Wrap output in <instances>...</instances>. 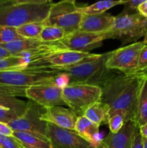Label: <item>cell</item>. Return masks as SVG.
Listing matches in <instances>:
<instances>
[{
    "mask_svg": "<svg viewBox=\"0 0 147 148\" xmlns=\"http://www.w3.org/2000/svg\"><path fill=\"white\" fill-rule=\"evenodd\" d=\"M142 75L116 72L101 88V101L109 108V114L120 111L128 121L133 120Z\"/></svg>",
    "mask_w": 147,
    "mask_h": 148,
    "instance_id": "6da1fadb",
    "label": "cell"
},
{
    "mask_svg": "<svg viewBox=\"0 0 147 148\" xmlns=\"http://www.w3.org/2000/svg\"><path fill=\"white\" fill-rule=\"evenodd\" d=\"M60 79L61 74L56 68L27 67L3 71L0 72V95L25 97L26 90L30 87L43 84L60 85Z\"/></svg>",
    "mask_w": 147,
    "mask_h": 148,
    "instance_id": "7a4b0ae2",
    "label": "cell"
},
{
    "mask_svg": "<svg viewBox=\"0 0 147 148\" xmlns=\"http://www.w3.org/2000/svg\"><path fill=\"white\" fill-rule=\"evenodd\" d=\"M53 2L50 0H0V25L17 27L43 23Z\"/></svg>",
    "mask_w": 147,
    "mask_h": 148,
    "instance_id": "3957f363",
    "label": "cell"
},
{
    "mask_svg": "<svg viewBox=\"0 0 147 148\" xmlns=\"http://www.w3.org/2000/svg\"><path fill=\"white\" fill-rule=\"evenodd\" d=\"M109 52L95 54L77 64L64 68H56L67 81L68 85H89L102 88L117 71L107 68Z\"/></svg>",
    "mask_w": 147,
    "mask_h": 148,
    "instance_id": "277c9868",
    "label": "cell"
},
{
    "mask_svg": "<svg viewBox=\"0 0 147 148\" xmlns=\"http://www.w3.org/2000/svg\"><path fill=\"white\" fill-rule=\"evenodd\" d=\"M105 40L118 39L122 44L137 42L147 36V17L137 12L132 14L118 15L110 30L102 33Z\"/></svg>",
    "mask_w": 147,
    "mask_h": 148,
    "instance_id": "5b68a950",
    "label": "cell"
},
{
    "mask_svg": "<svg viewBox=\"0 0 147 148\" xmlns=\"http://www.w3.org/2000/svg\"><path fill=\"white\" fill-rule=\"evenodd\" d=\"M83 14L73 0L53 3L48 14L43 21L45 26H55L63 29L66 36L79 30Z\"/></svg>",
    "mask_w": 147,
    "mask_h": 148,
    "instance_id": "8992f818",
    "label": "cell"
},
{
    "mask_svg": "<svg viewBox=\"0 0 147 148\" xmlns=\"http://www.w3.org/2000/svg\"><path fill=\"white\" fill-rule=\"evenodd\" d=\"M102 90L89 85H68L62 90L63 101L78 117L84 116L89 106L101 101Z\"/></svg>",
    "mask_w": 147,
    "mask_h": 148,
    "instance_id": "52a82bcc",
    "label": "cell"
},
{
    "mask_svg": "<svg viewBox=\"0 0 147 148\" xmlns=\"http://www.w3.org/2000/svg\"><path fill=\"white\" fill-rule=\"evenodd\" d=\"M145 43L137 41L109 52L106 66L111 70L124 74H135L140 53Z\"/></svg>",
    "mask_w": 147,
    "mask_h": 148,
    "instance_id": "ba28073f",
    "label": "cell"
},
{
    "mask_svg": "<svg viewBox=\"0 0 147 148\" xmlns=\"http://www.w3.org/2000/svg\"><path fill=\"white\" fill-rule=\"evenodd\" d=\"M45 111L46 108L29 101L24 114L9 122L7 125L14 132H27L46 137L47 122L41 120Z\"/></svg>",
    "mask_w": 147,
    "mask_h": 148,
    "instance_id": "9c48e42d",
    "label": "cell"
},
{
    "mask_svg": "<svg viewBox=\"0 0 147 148\" xmlns=\"http://www.w3.org/2000/svg\"><path fill=\"white\" fill-rule=\"evenodd\" d=\"M63 87L58 83L43 84L30 87L26 90L25 97L45 108L66 106L62 98Z\"/></svg>",
    "mask_w": 147,
    "mask_h": 148,
    "instance_id": "30bf717a",
    "label": "cell"
},
{
    "mask_svg": "<svg viewBox=\"0 0 147 148\" xmlns=\"http://www.w3.org/2000/svg\"><path fill=\"white\" fill-rule=\"evenodd\" d=\"M46 137L53 148H99L86 142L74 131L47 123Z\"/></svg>",
    "mask_w": 147,
    "mask_h": 148,
    "instance_id": "8fae6325",
    "label": "cell"
},
{
    "mask_svg": "<svg viewBox=\"0 0 147 148\" xmlns=\"http://www.w3.org/2000/svg\"><path fill=\"white\" fill-rule=\"evenodd\" d=\"M105 40L102 33H91L77 30L65 36L61 43L68 50L89 52L99 47Z\"/></svg>",
    "mask_w": 147,
    "mask_h": 148,
    "instance_id": "7c38bea8",
    "label": "cell"
},
{
    "mask_svg": "<svg viewBox=\"0 0 147 148\" xmlns=\"http://www.w3.org/2000/svg\"><path fill=\"white\" fill-rule=\"evenodd\" d=\"M89 52L66 50L58 52L37 64L30 65L27 67L39 68H64L77 64L79 62L92 56Z\"/></svg>",
    "mask_w": 147,
    "mask_h": 148,
    "instance_id": "4fadbf2b",
    "label": "cell"
},
{
    "mask_svg": "<svg viewBox=\"0 0 147 148\" xmlns=\"http://www.w3.org/2000/svg\"><path fill=\"white\" fill-rule=\"evenodd\" d=\"M139 127L133 120L125 123L119 132L115 134L110 132L100 142L102 148H131L135 132Z\"/></svg>",
    "mask_w": 147,
    "mask_h": 148,
    "instance_id": "5bb4252c",
    "label": "cell"
},
{
    "mask_svg": "<svg viewBox=\"0 0 147 148\" xmlns=\"http://www.w3.org/2000/svg\"><path fill=\"white\" fill-rule=\"evenodd\" d=\"M78 116L71 109L63 106H53L46 108L41 120L61 128L74 131Z\"/></svg>",
    "mask_w": 147,
    "mask_h": 148,
    "instance_id": "9a60e30c",
    "label": "cell"
},
{
    "mask_svg": "<svg viewBox=\"0 0 147 148\" xmlns=\"http://www.w3.org/2000/svg\"><path fill=\"white\" fill-rule=\"evenodd\" d=\"M115 17L108 13L83 14L79 30L91 33H103L112 27Z\"/></svg>",
    "mask_w": 147,
    "mask_h": 148,
    "instance_id": "2e32d148",
    "label": "cell"
},
{
    "mask_svg": "<svg viewBox=\"0 0 147 148\" xmlns=\"http://www.w3.org/2000/svg\"><path fill=\"white\" fill-rule=\"evenodd\" d=\"M74 132L95 147H99L102 140L99 137V126L91 121L84 116L78 117Z\"/></svg>",
    "mask_w": 147,
    "mask_h": 148,
    "instance_id": "e0dca14e",
    "label": "cell"
},
{
    "mask_svg": "<svg viewBox=\"0 0 147 148\" xmlns=\"http://www.w3.org/2000/svg\"><path fill=\"white\" fill-rule=\"evenodd\" d=\"M15 137L25 148H53L48 139L43 136L27 132H14Z\"/></svg>",
    "mask_w": 147,
    "mask_h": 148,
    "instance_id": "ac0fdd59",
    "label": "cell"
},
{
    "mask_svg": "<svg viewBox=\"0 0 147 148\" xmlns=\"http://www.w3.org/2000/svg\"><path fill=\"white\" fill-rule=\"evenodd\" d=\"M134 121L139 127L147 124V76H143L141 81Z\"/></svg>",
    "mask_w": 147,
    "mask_h": 148,
    "instance_id": "d6986e66",
    "label": "cell"
},
{
    "mask_svg": "<svg viewBox=\"0 0 147 148\" xmlns=\"http://www.w3.org/2000/svg\"><path fill=\"white\" fill-rule=\"evenodd\" d=\"M84 116L99 126L108 124L109 108L101 101H97L86 109Z\"/></svg>",
    "mask_w": 147,
    "mask_h": 148,
    "instance_id": "ffe728a7",
    "label": "cell"
},
{
    "mask_svg": "<svg viewBox=\"0 0 147 148\" xmlns=\"http://www.w3.org/2000/svg\"><path fill=\"white\" fill-rule=\"evenodd\" d=\"M126 1L124 0H119V1H98L93 4L87 6V7H79V10L83 14H99L105 13V11L109 9L119 5V4H124Z\"/></svg>",
    "mask_w": 147,
    "mask_h": 148,
    "instance_id": "44dd1931",
    "label": "cell"
},
{
    "mask_svg": "<svg viewBox=\"0 0 147 148\" xmlns=\"http://www.w3.org/2000/svg\"><path fill=\"white\" fill-rule=\"evenodd\" d=\"M45 25L42 22H34L17 27V32L22 38L38 39Z\"/></svg>",
    "mask_w": 147,
    "mask_h": 148,
    "instance_id": "7402d4cb",
    "label": "cell"
},
{
    "mask_svg": "<svg viewBox=\"0 0 147 148\" xmlns=\"http://www.w3.org/2000/svg\"><path fill=\"white\" fill-rule=\"evenodd\" d=\"M65 36L66 33L63 29L55 26H45L38 39L43 42H57Z\"/></svg>",
    "mask_w": 147,
    "mask_h": 148,
    "instance_id": "603a6c76",
    "label": "cell"
},
{
    "mask_svg": "<svg viewBox=\"0 0 147 148\" xmlns=\"http://www.w3.org/2000/svg\"><path fill=\"white\" fill-rule=\"evenodd\" d=\"M27 66L28 64L22 58L12 56L8 58L0 59V72L24 69Z\"/></svg>",
    "mask_w": 147,
    "mask_h": 148,
    "instance_id": "cb8c5ba5",
    "label": "cell"
},
{
    "mask_svg": "<svg viewBox=\"0 0 147 148\" xmlns=\"http://www.w3.org/2000/svg\"><path fill=\"white\" fill-rule=\"evenodd\" d=\"M128 121L125 114L122 112L116 111V112L109 114L108 116V124L109 126L110 131L111 133L115 134L120 130L122 126Z\"/></svg>",
    "mask_w": 147,
    "mask_h": 148,
    "instance_id": "d4e9b609",
    "label": "cell"
},
{
    "mask_svg": "<svg viewBox=\"0 0 147 148\" xmlns=\"http://www.w3.org/2000/svg\"><path fill=\"white\" fill-rule=\"evenodd\" d=\"M27 106V102L17 99L15 97L0 95V108L25 111Z\"/></svg>",
    "mask_w": 147,
    "mask_h": 148,
    "instance_id": "484cf974",
    "label": "cell"
},
{
    "mask_svg": "<svg viewBox=\"0 0 147 148\" xmlns=\"http://www.w3.org/2000/svg\"><path fill=\"white\" fill-rule=\"evenodd\" d=\"M22 38L17 33L16 28L0 25V44L10 43Z\"/></svg>",
    "mask_w": 147,
    "mask_h": 148,
    "instance_id": "4316f807",
    "label": "cell"
},
{
    "mask_svg": "<svg viewBox=\"0 0 147 148\" xmlns=\"http://www.w3.org/2000/svg\"><path fill=\"white\" fill-rule=\"evenodd\" d=\"M25 111L0 108V122L8 124L10 121L21 116Z\"/></svg>",
    "mask_w": 147,
    "mask_h": 148,
    "instance_id": "83f0119b",
    "label": "cell"
},
{
    "mask_svg": "<svg viewBox=\"0 0 147 148\" xmlns=\"http://www.w3.org/2000/svg\"><path fill=\"white\" fill-rule=\"evenodd\" d=\"M1 148H25L13 136L0 135Z\"/></svg>",
    "mask_w": 147,
    "mask_h": 148,
    "instance_id": "f1b7e54d",
    "label": "cell"
},
{
    "mask_svg": "<svg viewBox=\"0 0 147 148\" xmlns=\"http://www.w3.org/2000/svg\"><path fill=\"white\" fill-rule=\"evenodd\" d=\"M144 1V0H128L125 2L123 11L120 15L131 14L130 12H133V14L138 12V7Z\"/></svg>",
    "mask_w": 147,
    "mask_h": 148,
    "instance_id": "f546056e",
    "label": "cell"
},
{
    "mask_svg": "<svg viewBox=\"0 0 147 148\" xmlns=\"http://www.w3.org/2000/svg\"><path fill=\"white\" fill-rule=\"evenodd\" d=\"M147 68V44L144 45L141 50L139 56V61H138V69L135 74L144 70Z\"/></svg>",
    "mask_w": 147,
    "mask_h": 148,
    "instance_id": "4dcf8cb0",
    "label": "cell"
},
{
    "mask_svg": "<svg viewBox=\"0 0 147 148\" xmlns=\"http://www.w3.org/2000/svg\"><path fill=\"white\" fill-rule=\"evenodd\" d=\"M131 148H143V142L142 136L141 135L139 132V128L135 132V137H134L132 145Z\"/></svg>",
    "mask_w": 147,
    "mask_h": 148,
    "instance_id": "1f68e13d",
    "label": "cell"
},
{
    "mask_svg": "<svg viewBox=\"0 0 147 148\" xmlns=\"http://www.w3.org/2000/svg\"><path fill=\"white\" fill-rule=\"evenodd\" d=\"M14 131L5 123L0 122V135L13 136Z\"/></svg>",
    "mask_w": 147,
    "mask_h": 148,
    "instance_id": "d6a6232c",
    "label": "cell"
},
{
    "mask_svg": "<svg viewBox=\"0 0 147 148\" xmlns=\"http://www.w3.org/2000/svg\"><path fill=\"white\" fill-rule=\"evenodd\" d=\"M138 12L144 17H147V0H144V2L138 7Z\"/></svg>",
    "mask_w": 147,
    "mask_h": 148,
    "instance_id": "836d02e7",
    "label": "cell"
},
{
    "mask_svg": "<svg viewBox=\"0 0 147 148\" xmlns=\"http://www.w3.org/2000/svg\"><path fill=\"white\" fill-rule=\"evenodd\" d=\"M139 132L143 138L147 139V124L139 127Z\"/></svg>",
    "mask_w": 147,
    "mask_h": 148,
    "instance_id": "e575fe53",
    "label": "cell"
},
{
    "mask_svg": "<svg viewBox=\"0 0 147 148\" xmlns=\"http://www.w3.org/2000/svg\"><path fill=\"white\" fill-rule=\"evenodd\" d=\"M10 56H12V55L7 50L0 46V59H4V58H8Z\"/></svg>",
    "mask_w": 147,
    "mask_h": 148,
    "instance_id": "d590c367",
    "label": "cell"
},
{
    "mask_svg": "<svg viewBox=\"0 0 147 148\" xmlns=\"http://www.w3.org/2000/svg\"><path fill=\"white\" fill-rule=\"evenodd\" d=\"M136 75H142V76H147V68H146V69H144V70H143V71H141V72L137 73Z\"/></svg>",
    "mask_w": 147,
    "mask_h": 148,
    "instance_id": "8d00e7d4",
    "label": "cell"
},
{
    "mask_svg": "<svg viewBox=\"0 0 147 148\" xmlns=\"http://www.w3.org/2000/svg\"><path fill=\"white\" fill-rule=\"evenodd\" d=\"M142 142H143V148H147V139L143 138L142 137Z\"/></svg>",
    "mask_w": 147,
    "mask_h": 148,
    "instance_id": "74e56055",
    "label": "cell"
},
{
    "mask_svg": "<svg viewBox=\"0 0 147 148\" xmlns=\"http://www.w3.org/2000/svg\"><path fill=\"white\" fill-rule=\"evenodd\" d=\"M144 43H145V44H147V36H146V37H145V38H144Z\"/></svg>",
    "mask_w": 147,
    "mask_h": 148,
    "instance_id": "f35d334b",
    "label": "cell"
},
{
    "mask_svg": "<svg viewBox=\"0 0 147 148\" xmlns=\"http://www.w3.org/2000/svg\"><path fill=\"white\" fill-rule=\"evenodd\" d=\"M99 148H102V147H100V146H99Z\"/></svg>",
    "mask_w": 147,
    "mask_h": 148,
    "instance_id": "ab89813d",
    "label": "cell"
},
{
    "mask_svg": "<svg viewBox=\"0 0 147 148\" xmlns=\"http://www.w3.org/2000/svg\"><path fill=\"white\" fill-rule=\"evenodd\" d=\"M0 148H1V147H0Z\"/></svg>",
    "mask_w": 147,
    "mask_h": 148,
    "instance_id": "60d3db41",
    "label": "cell"
}]
</instances>
